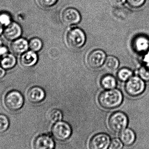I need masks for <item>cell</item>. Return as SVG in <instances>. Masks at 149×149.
Segmentation results:
<instances>
[{
    "label": "cell",
    "instance_id": "cell-1",
    "mask_svg": "<svg viewBox=\"0 0 149 149\" xmlns=\"http://www.w3.org/2000/svg\"><path fill=\"white\" fill-rule=\"evenodd\" d=\"M123 95L117 89H108L102 92L98 98L101 107L106 109H113L119 107L123 101Z\"/></svg>",
    "mask_w": 149,
    "mask_h": 149
},
{
    "label": "cell",
    "instance_id": "cell-2",
    "mask_svg": "<svg viewBox=\"0 0 149 149\" xmlns=\"http://www.w3.org/2000/svg\"><path fill=\"white\" fill-rule=\"evenodd\" d=\"M24 99L23 95L19 91L12 90L5 94L3 103L6 108L11 112L20 110L23 107Z\"/></svg>",
    "mask_w": 149,
    "mask_h": 149
},
{
    "label": "cell",
    "instance_id": "cell-3",
    "mask_svg": "<svg viewBox=\"0 0 149 149\" xmlns=\"http://www.w3.org/2000/svg\"><path fill=\"white\" fill-rule=\"evenodd\" d=\"M128 120L126 115L121 112L113 113L109 116L108 125L111 131L114 133H120L126 128Z\"/></svg>",
    "mask_w": 149,
    "mask_h": 149
},
{
    "label": "cell",
    "instance_id": "cell-4",
    "mask_svg": "<svg viewBox=\"0 0 149 149\" xmlns=\"http://www.w3.org/2000/svg\"><path fill=\"white\" fill-rule=\"evenodd\" d=\"M86 41L85 33L79 28L71 29L67 33L66 42L71 49H77L81 48L85 44Z\"/></svg>",
    "mask_w": 149,
    "mask_h": 149
},
{
    "label": "cell",
    "instance_id": "cell-5",
    "mask_svg": "<svg viewBox=\"0 0 149 149\" xmlns=\"http://www.w3.org/2000/svg\"><path fill=\"white\" fill-rule=\"evenodd\" d=\"M52 134L56 140L65 141L72 135V129L68 123L60 121L54 123L52 129Z\"/></svg>",
    "mask_w": 149,
    "mask_h": 149
},
{
    "label": "cell",
    "instance_id": "cell-6",
    "mask_svg": "<svg viewBox=\"0 0 149 149\" xmlns=\"http://www.w3.org/2000/svg\"><path fill=\"white\" fill-rule=\"evenodd\" d=\"M145 86L142 79L136 76L131 77L128 80L125 86L126 93L132 96H136L142 93Z\"/></svg>",
    "mask_w": 149,
    "mask_h": 149
},
{
    "label": "cell",
    "instance_id": "cell-7",
    "mask_svg": "<svg viewBox=\"0 0 149 149\" xmlns=\"http://www.w3.org/2000/svg\"><path fill=\"white\" fill-rule=\"evenodd\" d=\"M110 137L105 133H99L93 136L89 142V149H108L110 146Z\"/></svg>",
    "mask_w": 149,
    "mask_h": 149
},
{
    "label": "cell",
    "instance_id": "cell-8",
    "mask_svg": "<svg viewBox=\"0 0 149 149\" xmlns=\"http://www.w3.org/2000/svg\"><path fill=\"white\" fill-rule=\"evenodd\" d=\"M106 59V55L104 51L96 49L91 52L87 57V63L90 68L97 69L102 66Z\"/></svg>",
    "mask_w": 149,
    "mask_h": 149
},
{
    "label": "cell",
    "instance_id": "cell-9",
    "mask_svg": "<svg viewBox=\"0 0 149 149\" xmlns=\"http://www.w3.org/2000/svg\"><path fill=\"white\" fill-rule=\"evenodd\" d=\"M62 20L65 25L71 26L79 22L81 20V16L78 10L75 9L68 8L63 11Z\"/></svg>",
    "mask_w": 149,
    "mask_h": 149
},
{
    "label": "cell",
    "instance_id": "cell-10",
    "mask_svg": "<svg viewBox=\"0 0 149 149\" xmlns=\"http://www.w3.org/2000/svg\"><path fill=\"white\" fill-rule=\"evenodd\" d=\"M55 142L48 134H42L37 136L33 142L34 149H53Z\"/></svg>",
    "mask_w": 149,
    "mask_h": 149
},
{
    "label": "cell",
    "instance_id": "cell-11",
    "mask_svg": "<svg viewBox=\"0 0 149 149\" xmlns=\"http://www.w3.org/2000/svg\"><path fill=\"white\" fill-rule=\"evenodd\" d=\"M22 33V28L18 24L11 22L3 30L4 38L8 41H12L21 38Z\"/></svg>",
    "mask_w": 149,
    "mask_h": 149
},
{
    "label": "cell",
    "instance_id": "cell-12",
    "mask_svg": "<svg viewBox=\"0 0 149 149\" xmlns=\"http://www.w3.org/2000/svg\"><path fill=\"white\" fill-rule=\"evenodd\" d=\"M45 97L44 90L38 86L31 87L27 91V99L29 102L33 104L40 103L44 100Z\"/></svg>",
    "mask_w": 149,
    "mask_h": 149
},
{
    "label": "cell",
    "instance_id": "cell-13",
    "mask_svg": "<svg viewBox=\"0 0 149 149\" xmlns=\"http://www.w3.org/2000/svg\"><path fill=\"white\" fill-rule=\"evenodd\" d=\"M10 49L13 54L22 55L29 50V42L25 38H20L11 42Z\"/></svg>",
    "mask_w": 149,
    "mask_h": 149
},
{
    "label": "cell",
    "instance_id": "cell-14",
    "mask_svg": "<svg viewBox=\"0 0 149 149\" xmlns=\"http://www.w3.org/2000/svg\"><path fill=\"white\" fill-rule=\"evenodd\" d=\"M38 60V57L36 52L31 50H28L21 55L20 64L24 68H31L37 63Z\"/></svg>",
    "mask_w": 149,
    "mask_h": 149
},
{
    "label": "cell",
    "instance_id": "cell-15",
    "mask_svg": "<svg viewBox=\"0 0 149 149\" xmlns=\"http://www.w3.org/2000/svg\"><path fill=\"white\" fill-rule=\"evenodd\" d=\"M133 45L137 52L146 51L149 48V40L145 36H138L134 39Z\"/></svg>",
    "mask_w": 149,
    "mask_h": 149
},
{
    "label": "cell",
    "instance_id": "cell-16",
    "mask_svg": "<svg viewBox=\"0 0 149 149\" xmlns=\"http://www.w3.org/2000/svg\"><path fill=\"white\" fill-rule=\"evenodd\" d=\"M17 63V60L14 54L8 53L1 58L0 65L4 70H10L15 68Z\"/></svg>",
    "mask_w": 149,
    "mask_h": 149
},
{
    "label": "cell",
    "instance_id": "cell-17",
    "mask_svg": "<svg viewBox=\"0 0 149 149\" xmlns=\"http://www.w3.org/2000/svg\"><path fill=\"white\" fill-rule=\"evenodd\" d=\"M119 137L124 145L131 146L135 141V134L132 130L126 128L120 133Z\"/></svg>",
    "mask_w": 149,
    "mask_h": 149
},
{
    "label": "cell",
    "instance_id": "cell-18",
    "mask_svg": "<svg viewBox=\"0 0 149 149\" xmlns=\"http://www.w3.org/2000/svg\"><path fill=\"white\" fill-rule=\"evenodd\" d=\"M101 85L105 89H113L116 86V81L115 78L110 74H106L101 79Z\"/></svg>",
    "mask_w": 149,
    "mask_h": 149
},
{
    "label": "cell",
    "instance_id": "cell-19",
    "mask_svg": "<svg viewBox=\"0 0 149 149\" xmlns=\"http://www.w3.org/2000/svg\"><path fill=\"white\" fill-rule=\"evenodd\" d=\"M119 62L115 57L109 56L106 59L104 63V67L107 70L113 72L117 70L119 67Z\"/></svg>",
    "mask_w": 149,
    "mask_h": 149
},
{
    "label": "cell",
    "instance_id": "cell-20",
    "mask_svg": "<svg viewBox=\"0 0 149 149\" xmlns=\"http://www.w3.org/2000/svg\"><path fill=\"white\" fill-rule=\"evenodd\" d=\"M30 50L36 52L41 50L42 48L43 43L42 40L38 38H33L29 42Z\"/></svg>",
    "mask_w": 149,
    "mask_h": 149
},
{
    "label": "cell",
    "instance_id": "cell-21",
    "mask_svg": "<svg viewBox=\"0 0 149 149\" xmlns=\"http://www.w3.org/2000/svg\"><path fill=\"white\" fill-rule=\"evenodd\" d=\"M63 117V114L62 111L57 109H52L48 114L49 120L52 123H55L61 121Z\"/></svg>",
    "mask_w": 149,
    "mask_h": 149
},
{
    "label": "cell",
    "instance_id": "cell-22",
    "mask_svg": "<svg viewBox=\"0 0 149 149\" xmlns=\"http://www.w3.org/2000/svg\"><path fill=\"white\" fill-rule=\"evenodd\" d=\"M133 75V72L131 70L127 68H122L118 71L117 77L121 81H126L130 79Z\"/></svg>",
    "mask_w": 149,
    "mask_h": 149
},
{
    "label": "cell",
    "instance_id": "cell-23",
    "mask_svg": "<svg viewBox=\"0 0 149 149\" xmlns=\"http://www.w3.org/2000/svg\"><path fill=\"white\" fill-rule=\"evenodd\" d=\"M9 120L7 116L0 114V134L6 132L9 128Z\"/></svg>",
    "mask_w": 149,
    "mask_h": 149
},
{
    "label": "cell",
    "instance_id": "cell-24",
    "mask_svg": "<svg viewBox=\"0 0 149 149\" xmlns=\"http://www.w3.org/2000/svg\"><path fill=\"white\" fill-rule=\"evenodd\" d=\"M138 74L143 80L149 81V65L142 66L138 71Z\"/></svg>",
    "mask_w": 149,
    "mask_h": 149
},
{
    "label": "cell",
    "instance_id": "cell-25",
    "mask_svg": "<svg viewBox=\"0 0 149 149\" xmlns=\"http://www.w3.org/2000/svg\"><path fill=\"white\" fill-rule=\"evenodd\" d=\"M146 0H127L129 6L133 8L137 9L141 8L145 3Z\"/></svg>",
    "mask_w": 149,
    "mask_h": 149
},
{
    "label": "cell",
    "instance_id": "cell-26",
    "mask_svg": "<svg viewBox=\"0 0 149 149\" xmlns=\"http://www.w3.org/2000/svg\"><path fill=\"white\" fill-rule=\"evenodd\" d=\"M11 23V18L8 14L6 13L0 14V24L2 26L7 27Z\"/></svg>",
    "mask_w": 149,
    "mask_h": 149
},
{
    "label": "cell",
    "instance_id": "cell-27",
    "mask_svg": "<svg viewBox=\"0 0 149 149\" xmlns=\"http://www.w3.org/2000/svg\"><path fill=\"white\" fill-rule=\"evenodd\" d=\"M58 0H38L39 5L44 8H49L55 5Z\"/></svg>",
    "mask_w": 149,
    "mask_h": 149
},
{
    "label": "cell",
    "instance_id": "cell-28",
    "mask_svg": "<svg viewBox=\"0 0 149 149\" xmlns=\"http://www.w3.org/2000/svg\"><path fill=\"white\" fill-rule=\"evenodd\" d=\"M123 143L120 139L114 138L110 142V149H122L123 148Z\"/></svg>",
    "mask_w": 149,
    "mask_h": 149
},
{
    "label": "cell",
    "instance_id": "cell-29",
    "mask_svg": "<svg viewBox=\"0 0 149 149\" xmlns=\"http://www.w3.org/2000/svg\"><path fill=\"white\" fill-rule=\"evenodd\" d=\"M8 53L9 49L7 46L3 45L0 46V57L1 58Z\"/></svg>",
    "mask_w": 149,
    "mask_h": 149
},
{
    "label": "cell",
    "instance_id": "cell-30",
    "mask_svg": "<svg viewBox=\"0 0 149 149\" xmlns=\"http://www.w3.org/2000/svg\"><path fill=\"white\" fill-rule=\"evenodd\" d=\"M111 3L115 7H120L122 6L126 0H110Z\"/></svg>",
    "mask_w": 149,
    "mask_h": 149
},
{
    "label": "cell",
    "instance_id": "cell-31",
    "mask_svg": "<svg viewBox=\"0 0 149 149\" xmlns=\"http://www.w3.org/2000/svg\"><path fill=\"white\" fill-rule=\"evenodd\" d=\"M6 70L2 67H0V79H1L4 77L6 74Z\"/></svg>",
    "mask_w": 149,
    "mask_h": 149
},
{
    "label": "cell",
    "instance_id": "cell-32",
    "mask_svg": "<svg viewBox=\"0 0 149 149\" xmlns=\"http://www.w3.org/2000/svg\"><path fill=\"white\" fill-rule=\"evenodd\" d=\"M3 26H2L1 24H0V36L2 34H3Z\"/></svg>",
    "mask_w": 149,
    "mask_h": 149
},
{
    "label": "cell",
    "instance_id": "cell-33",
    "mask_svg": "<svg viewBox=\"0 0 149 149\" xmlns=\"http://www.w3.org/2000/svg\"><path fill=\"white\" fill-rule=\"evenodd\" d=\"M2 45V40H1V39H0V46H1V45Z\"/></svg>",
    "mask_w": 149,
    "mask_h": 149
},
{
    "label": "cell",
    "instance_id": "cell-34",
    "mask_svg": "<svg viewBox=\"0 0 149 149\" xmlns=\"http://www.w3.org/2000/svg\"><path fill=\"white\" fill-rule=\"evenodd\" d=\"M1 58L0 57V62H1Z\"/></svg>",
    "mask_w": 149,
    "mask_h": 149
}]
</instances>
